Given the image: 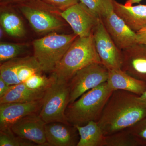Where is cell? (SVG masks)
<instances>
[{"label":"cell","mask_w":146,"mask_h":146,"mask_svg":"<svg viewBox=\"0 0 146 146\" xmlns=\"http://www.w3.org/2000/svg\"><path fill=\"white\" fill-rule=\"evenodd\" d=\"M146 117V101L123 90L113 91L98 124L105 136L126 129Z\"/></svg>","instance_id":"6da1fadb"},{"label":"cell","mask_w":146,"mask_h":146,"mask_svg":"<svg viewBox=\"0 0 146 146\" xmlns=\"http://www.w3.org/2000/svg\"><path fill=\"white\" fill-rule=\"evenodd\" d=\"M113 92L107 82L86 91L68 106L65 115L68 123L84 125L91 121H98Z\"/></svg>","instance_id":"7a4b0ae2"},{"label":"cell","mask_w":146,"mask_h":146,"mask_svg":"<svg viewBox=\"0 0 146 146\" xmlns=\"http://www.w3.org/2000/svg\"><path fill=\"white\" fill-rule=\"evenodd\" d=\"M94 63H101L95 47L93 33L84 37H78L71 45L52 75L69 82L77 72Z\"/></svg>","instance_id":"3957f363"},{"label":"cell","mask_w":146,"mask_h":146,"mask_svg":"<svg viewBox=\"0 0 146 146\" xmlns=\"http://www.w3.org/2000/svg\"><path fill=\"white\" fill-rule=\"evenodd\" d=\"M78 36L74 33H52L33 42L34 55L43 72L52 73L69 48Z\"/></svg>","instance_id":"277c9868"},{"label":"cell","mask_w":146,"mask_h":146,"mask_svg":"<svg viewBox=\"0 0 146 146\" xmlns=\"http://www.w3.org/2000/svg\"><path fill=\"white\" fill-rule=\"evenodd\" d=\"M69 104L68 82L56 78L46 91L39 115L46 123L60 122L70 124L65 115Z\"/></svg>","instance_id":"5b68a950"},{"label":"cell","mask_w":146,"mask_h":146,"mask_svg":"<svg viewBox=\"0 0 146 146\" xmlns=\"http://www.w3.org/2000/svg\"><path fill=\"white\" fill-rule=\"evenodd\" d=\"M15 4L33 30L38 33H52L62 28L63 21L48 10L53 8L39 0H21Z\"/></svg>","instance_id":"8992f818"},{"label":"cell","mask_w":146,"mask_h":146,"mask_svg":"<svg viewBox=\"0 0 146 146\" xmlns=\"http://www.w3.org/2000/svg\"><path fill=\"white\" fill-rule=\"evenodd\" d=\"M108 75V70L101 63L91 64L77 72L68 82L70 104L86 91L107 81Z\"/></svg>","instance_id":"52a82bcc"},{"label":"cell","mask_w":146,"mask_h":146,"mask_svg":"<svg viewBox=\"0 0 146 146\" xmlns=\"http://www.w3.org/2000/svg\"><path fill=\"white\" fill-rule=\"evenodd\" d=\"M94 44L101 62L108 70L121 69L122 50L108 34L100 18L93 32Z\"/></svg>","instance_id":"ba28073f"},{"label":"cell","mask_w":146,"mask_h":146,"mask_svg":"<svg viewBox=\"0 0 146 146\" xmlns=\"http://www.w3.org/2000/svg\"><path fill=\"white\" fill-rule=\"evenodd\" d=\"M105 29L120 50L137 44L136 33L114 11L113 3L109 4L101 16Z\"/></svg>","instance_id":"9c48e42d"},{"label":"cell","mask_w":146,"mask_h":146,"mask_svg":"<svg viewBox=\"0 0 146 146\" xmlns=\"http://www.w3.org/2000/svg\"><path fill=\"white\" fill-rule=\"evenodd\" d=\"M58 12L70 25L74 33L80 37H86L92 34L100 19L80 2Z\"/></svg>","instance_id":"30bf717a"},{"label":"cell","mask_w":146,"mask_h":146,"mask_svg":"<svg viewBox=\"0 0 146 146\" xmlns=\"http://www.w3.org/2000/svg\"><path fill=\"white\" fill-rule=\"evenodd\" d=\"M46 124L39 113H35L18 120L11 128L17 136L32 141L37 145L49 146L45 133Z\"/></svg>","instance_id":"8fae6325"},{"label":"cell","mask_w":146,"mask_h":146,"mask_svg":"<svg viewBox=\"0 0 146 146\" xmlns=\"http://www.w3.org/2000/svg\"><path fill=\"white\" fill-rule=\"evenodd\" d=\"M43 98L24 103H8L0 104V130L10 128L22 118L31 114L39 113Z\"/></svg>","instance_id":"7c38bea8"},{"label":"cell","mask_w":146,"mask_h":146,"mask_svg":"<svg viewBox=\"0 0 146 146\" xmlns=\"http://www.w3.org/2000/svg\"><path fill=\"white\" fill-rule=\"evenodd\" d=\"M121 70L146 82V45L137 44L122 50Z\"/></svg>","instance_id":"4fadbf2b"},{"label":"cell","mask_w":146,"mask_h":146,"mask_svg":"<svg viewBox=\"0 0 146 146\" xmlns=\"http://www.w3.org/2000/svg\"><path fill=\"white\" fill-rule=\"evenodd\" d=\"M45 133L49 146H77L79 141L77 129L70 124L60 122L46 123Z\"/></svg>","instance_id":"5bb4252c"},{"label":"cell","mask_w":146,"mask_h":146,"mask_svg":"<svg viewBox=\"0 0 146 146\" xmlns=\"http://www.w3.org/2000/svg\"><path fill=\"white\" fill-rule=\"evenodd\" d=\"M108 85L110 89L123 90L141 96L146 91V82L128 74L121 69L108 70Z\"/></svg>","instance_id":"9a60e30c"},{"label":"cell","mask_w":146,"mask_h":146,"mask_svg":"<svg viewBox=\"0 0 146 146\" xmlns=\"http://www.w3.org/2000/svg\"><path fill=\"white\" fill-rule=\"evenodd\" d=\"M112 3L115 12L133 31L146 27V5L127 6L115 0H112Z\"/></svg>","instance_id":"2e32d148"},{"label":"cell","mask_w":146,"mask_h":146,"mask_svg":"<svg viewBox=\"0 0 146 146\" xmlns=\"http://www.w3.org/2000/svg\"><path fill=\"white\" fill-rule=\"evenodd\" d=\"M46 90L30 89L24 83L12 85L6 94L0 98V104L28 102L42 100Z\"/></svg>","instance_id":"e0dca14e"},{"label":"cell","mask_w":146,"mask_h":146,"mask_svg":"<svg viewBox=\"0 0 146 146\" xmlns=\"http://www.w3.org/2000/svg\"><path fill=\"white\" fill-rule=\"evenodd\" d=\"M80 139L76 146H105V137L98 122L91 121L84 125H75Z\"/></svg>","instance_id":"ac0fdd59"},{"label":"cell","mask_w":146,"mask_h":146,"mask_svg":"<svg viewBox=\"0 0 146 146\" xmlns=\"http://www.w3.org/2000/svg\"><path fill=\"white\" fill-rule=\"evenodd\" d=\"M34 58L33 56L16 57L2 63L0 66V78L9 85L16 84V76L18 71Z\"/></svg>","instance_id":"d6986e66"},{"label":"cell","mask_w":146,"mask_h":146,"mask_svg":"<svg viewBox=\"0 0 146 146\" xmlns=\"http://www.w3.org/2000/svg\"><path fill=\"white\" fill-rule=\"evenodd\" d=\"M0 23L4 31L9 35L15 38H22L26 34L23 21L16 13L4 11L1 13Z\"/></svg>","instance_id":"ffe728a7"},{"label":"cell","mask_w":146,"mask_h":146,"mask_svg":"<svg viewBox=\"0 0 146 146\" xmlns=\"http://www.w3.org/2000/svg\"><path fill=\"white\" fill-rule=\"evenodd\" d=\"M27 43L1 42L0 44V62L3 63L12 58L19 57L29 48Z\"/></svg>","instance_id":"44dd1931"},{"label":"cell","mask_w":146,"mask_h":146,"mask_svg":"<svg viewBox=\"0 0 146 146\" xmlns=\"http://www.w3.org/2000/svg\"><path fill=\"white\" fill-rule=\"evenodd\" d=\"M105 146H138L133 135L126 129L105 137Z\"/></svg>","instance_id":"7402d4cb"},{"label":"cell","mask_w":146,"mask_h":146,"mask_svg":"<svg viewBox=\"0 0 146 146\" xmlns=\"http://www.w3.org/2000/svg\"><path fill=\"white\" fill-rule=\"evenodd\" d=\"M35 145L32 141L17 136L11 128L0 130V146H34Z\"/></svg>","instance_id":"603a6c76"},{"label":"cell","mask_w":146,"mask_h":146,"mask_svg":"<svg viewBox=\"0 0 146 146\" xmlns=\"http://www.w3.org/2000/svg\"><path fill=\"white\" fill-rule=\"evenodd\" d=\"M55 78L52 74L49 77H48L42 74V73H36L24 83L30 89L46 90L52 84Z\"/></svg>","instance_id":"cb8c5ba5"},{"label":"cell","mask_w":146,"mask_h":146,"mask_svg":"<svg viewBox=\"0 0 146 146\" xmlns=\"http://www.w3.org/2000/svg\"><path fill=\"white\" fill-rule=\"evenodd\" d=\"M112 0H79L93 15L100 18L105 9Z\"/></svg>","instance_id":"d4e9b609"},{"label":"cell","mask_w":146,"mask_h":146,"mask_svg":"<svg viewBox=\"0 0 146 146\" xmlns=\"http://www.w3.org/2000/svg\"><path fill=\"white\" fill-rule=\"evenodd\" d=\"M138 146H146V117L127 128Z\"/></svg>","instance_id":"484cf974"},{"label":"cell","mask_w":146,"mask_h":146,"mask_svg":"<svg viewBox=\"0 0 146 146\" xmlns=\"http://www.w3.org/2000/svg\"><path fill=\"white\" fill-rule=\"evenodd\" d=\"M57 10H65L71 6L77 3L79 0H39Z\"/></svg>","instance_id":"4316f807"},{"label":"cell","mask_w":146,"mask_h":146,"mask_svg":"<svg viewBox=\"0 0 146 146\" xmlns=\"http://www.w3.org/2000/svg\"><path fill=\"white\" fill-rule=\"evenodd\" d=\"M136 33L137 43L146 45V27L136 32Z\"/></svg>","instance_id":"83f0119b"},{"label":"cell","mask_w":146,"mask_h":146,"mask_svg":"<svg viewBox=\"0 0 146 146\" xmlns=\"http://www.w3.org/2000/svg\"><path fill=\"white\" fill-rule=\"evenodd\" d=\"M11 86V85L7 84L2 79L0 78V98L6 94Z\"/></svg>","instance_id":"f1b7e54d"},{"label":"cell","mask_w":146,"mask_h":146,"mask_svg":"<svg viewBox=\"0 0 146 146\" xmlns=\"http://www.w3.org/2000/svg\"><path fill=\"white\" fill-rule=\"evenodd\" d=\"M142 0H127L124 5L127 6L133 5V4L139 3Z\"/></svg>","instance_id":"f546056e"},{"label":"cell","mask_w":146,"mask_h":146,"mask_svg":"<svg viewBox=\"0 0 146 146\" xmlns=\"http://www.w3.org/2000/svg\"><path fill=\"white\" fill-rule=\"evenodd\" d=\"M1 3H10L16 2L19 1L21 0H1Z\"/></svg>","instance_id":"4dcf8cb0"},{"label":"cell","mask_w":146,"mask_h":146,"mask_svg":"<svg viewBox=\"0 0 146 146\" xmlns=\"http://www.w3.org/2000/svg\"><path fill=\"white\" fill-rule=\"evenodd\" d=\"M140 96H141V98H142L143 99L145 100L146 101V91L145 92L143 95Z\"/></svg>","instance_id":"1f68e13d"},{"label":"cell","mask_w":146,"mask_h":146,"mask_svg":"<svg viewBox=\"0 0 146 146\" xmlns=\"http://www.w3.org/2000/svg\"></svg>","instance_id":"d6a6232c"}]
</instances>
